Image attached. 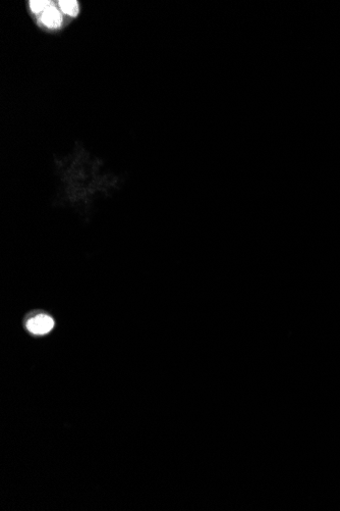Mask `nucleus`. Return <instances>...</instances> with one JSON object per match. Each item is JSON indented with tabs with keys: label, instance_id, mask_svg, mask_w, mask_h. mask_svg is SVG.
<instances>
[{
	"label": "nucleus",
	"instance_id": "obj_2",
	"mask_svg": "<svg viewBox=\"0 0 340 511\" xmlns=\"http://www.w3.org/2000/svg\"><path fill=\"white\" fill-rule=\"evenodd\" d=\"M39 20L42 26L48 29H58L61 28L63 23L62 12L59 7H56L54 3L51 2L50 5L39 14Z\"/></svg>",
	"mask_w": 340,
	"mask_h": 511
},
{
	"label": "nucleus",
	"instance_id": "obj_3",
	"mask_svg": "<svg viewBox=\"0 0 340 511\" xmlns=\"http://www.w3.org/2000/svg\"><path fill=\"white\" fill-rule=\"evenodd\" d=\"M59 9L61 12L65 15H69L71 18H75L80 12V5L78 1H72V0H63V1H58L57 3Z\"/></svg>",
	"mask_w": 340,
	"mask_h": 511
},
{
	"label": "nucleus",
	"instance_id": "obj_1",
	"mask_svg": "<svg viewBox=\"0 0 340 511\" xmlns=\"http://www.w3.org/2000/svg\"><path fill=\"white\" fill-rule=\"evenodd\" d=\"M54 327V321L53 319L46 316V315H39L30 319L27 322V328L28 331L34 335H46L51 329Z\"/></svg>",
	"mask_w": 340,
	"mask_h": 511
},
{
	"label": "nucleus",
	"instance_id": "obj_4",
	"mask_svg": "<svg viewBox=\"0 0 340 511\" xmlns=\"http://www.w3.org/2000/svg\"><path fill=\"white\" fill-rule=\"evenodd\" d=\"M50 3L51 1H31L29 2V6L33 13L40 14L50 5Z\"/></svg>",
	"mask_w": 340,
	"mask_h": 511
}]
</instances>
